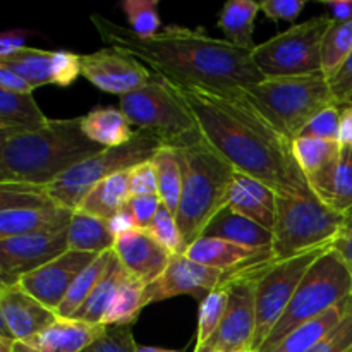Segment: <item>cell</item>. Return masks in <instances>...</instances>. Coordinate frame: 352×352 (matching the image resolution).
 Wrapping results in <instances>:
<instances>
[{
	"mask_svg": "<svg viewBox=\"0 0 352 352\" xmlns=\"http://www.w3.org/2000/svg\"><path fill=\"white\" fill-rule=\"evenodd\" d=\"M340 129V105H330L320 113H316L308 126L302 129V138H316V140L339 141Z\"/></svg>",
	"mask_w": 352,
	"mask_h": 352,
	"instance_id": "cell-42",
	"label": "cell"
},
{
	"mask_svg": "<svg viewBox=\"0 0 352 352\" xmlns=\"http://www.w3.org/2000/svg\"><path fill=\"white\" fill-rule=\"evenodd\" d=\"M55 58H57V50L48 52L24 47L0 58V65L12 69L36 89L41 86L55 85Z\"/></svg>",
	"mask_w": 352,
	"mask_h": 352,
	"instance_id": "cell-31",
	"label": "cell"
},
{
	"mask_svg": "<svg viewBox=\"0 0 352 352\" xmlns=\"http://www.w3.org/2000/svg\"><path fill=\"white\" fill-rule=\"evenodd\" d=\"M351 352H352V351H351Z\"/></svg>",
	"mask_w": 352,
	"mask_h": 352,
	"instance_id": "cell-60",
	"label": "cell"
},
{
	"mask_svg": "<svg viewBox=\"0 0 352 352\" xmlns=\"http://www.w3.org/2000/svg\"><path fill=\"white\" fill-rule=\"evenodd\" d=\"M352 351V306L347 315L308 352H351Z\"/></svg>",
	"mask_w": 352,
	"mask_h": 352,
	"instance_id": "cell-43",
	"label": "cell"
},
{
	"mask_svg": "<svg viewBox=\"0 0 352 352\" xmlns=\"http://www.w3.org/2000/svg\"><path fill=\"white\" fill-rule=\"evenodd\" d=\"M229 282V280H227ZM227 282L215 291L210 292L201 302H199V318H198V344H206L212 339L213 333L222 323L226 316L227 302H229V291Z\"/></svg>",
	"mask_w": 352,
	"mask_h": 352,
	"instance_id": "cell-37",
	"label": "cell"
},
{
	"mask_svg": "<svg viewBox=\"0 0 352 352\" xmlns=\"http://www.w3.org/2000/svg\"><path fill=\"white\" fill-rule=\"evenodd\" d=\"M129 21V30L140 38H151L160 33L158 0H124L120 3Z\"/></svg>",
	"mask_w": 352,
	"mask_h": 352,
	"instance_id": "cell-38",
	"label": "cell"
},
{
	"mask_svg": "<svg viewBox=\"0 0 352 352\" xmlns=\"http://www.w3.org/2000/svg\"><path fill=\"white\" fill-rule=\"evenodd\" d=\"M91 23L107 47L129 52L172 85L230 91L250 89L265 79L251 58V50L212 38L201 28L167 26L155 36L140 38L100 14H91Z\"/></svg>",
	"mask_w": 352,
	"mask_h": 352,
	"instance_id": "cell-2",
	"label": "cell"
},
{
	"mask_svg": "<svg viewBox=\"0 0 352 352\" xmlns=\"http://www.w3.org/2000/svg\"><path fill=\"white\" fill-rule=\"evenodd\" d=\"M349 103H352V96H351V98H349V102H347V103H346V105H349Z\"/></svg>",
	"mask_w": 352,
	"mask_h": 352,
	"instance_id": "cell-58",
	"label": "cell"
},
{
	"mask_svg": "<svg viewBox=\"0 0 352 352\" xmlns=\"http://www.w3.org/2000/svg\"><path fill=\"white\" fill-rule=\"evenodd\" d=\"M82 133L103 148H116L126 144L133 138V124L122 110L113 107H98L82 117Z\"/></svg>",
	"mask_w": 352,
	"mask_h": 352,
	"instance_id": "cell-27",
	"label": "cell"
},
{
	"mask_svg": "<svg viewBox=\"0 0 352 352\" xmlns=\"http://www.w3.org/2000/svg\"><path fill=\"white\" fill-rule=\"evenodd\" d=\"M246 93L265 119L291 141L301 136L316 113L336 105L323 72L296 78H265Z\"/></svg>",
	"mask_w": 352,
	"mask_h": 352,
	"instance_id": "cell-6",
	"label": "cell"
},
{
	"mask_svg": "<svg viewBox=\"0 0 352 352\" xmlns=\"http://www.w3.org/2000/svg\"><path fill=\"white\" fill-rule=\"evenodd\" d=\"M323 6L329 10V17L337 23L352 21V0H323Z\"/></svg>",
	"mask_w": 352,
	"mask_h": 352,
	"instance_id": "cell-51",
	"label": "cell"
},
{
	"mask_svg": "<svg viewBox=\"0 0 352 352\" xmlns=\"http://www.w3.org/2000/svg\"><path fill=\"white\" fill-rule=\"evenodd\" d=\"M330 206L342 215L352 208V148L349 146H342L340 151Z\"/></svg>",
	"mask_w": 352,
	"mask_h": 352,
	"instance_id": "cell-40",
	"label": "cell"
},
{
	"mask_svg": "<svg viewBox=\"0 0 352 352\" xmlns=\"http://www.w3.org/2000/svg\"><path fill=\"white\" fill-rule=\"evenodd\" d=\"M330 248L308 251L289 260L267 263L256 278V333L253 352L260 351L294 298L308 268Z\"/></svg>",
	"mask_w": 352,
	"mask_h": 352,
	"instance_id": "cell-12",
	"label": "cell"
},
{
	"mask_svg": "<svg viewBox=\"0 0 352 352\" xmlns=\"http://www.w3.org/2000/svg\"><path fill=\"white\" fill-rule=\"evenodd\" d=\"M179 151L184 179L175 220L189 248L201 237L210 220L229 205V189L236 170L206 141Z\"/></svg>",
	"mask_w": 352,
	"mask_h": 352,
	"instance_id": "cell-4",
	"label": "cell"
},
{
	"mask_svg": "<svg viewBox=\"0 0 352 352\" xmlns=\"http://www.w3.org/2000/svg\"><path fill=\"white\" fill-rule=\"evenodd\" d=\"M69 251L67 230L0 237V285L19 284L26 275Z\"/></svg>",
	"mask_w": 352,
	"mask_h": 352,
	"instance_id": "cell-15",
	"label": "cell"
},
{
	"mask_svg": "<svg viewBox=\"0 0 352 352\" xmlns=\"http://www.w3.org/2000/svg\"><path fill=\"white\" fill-rule=\"evenodd\" d=\"M82 117L50 120L36 133L0 140V184L43 188L103 146L82 133Z\"/></svg>",
	"mask_w": 352,
	"mask_h": 352,
	"instance_id": "cell-3",
	"label": "cell"
},
{
	"mask_svg": "<svg viewBox=\"0 0 352 352\" xmlns=\"http://www.w3.org/2000/svg\"><path fill=\"white\" fill-rule=\"evenodd\" d=\"M81 352H138L131 325H109Z\"/></svg>",
	"mask_w": 352,
	"mask_h": 352,
	"instance_id": "cell-41",
	"label": "cell"
},
{
	"mask_svg": "<svg viewBox=\"0 0 352 352\" xmlns=\"http://www.w3.org/2000/svg\"><path fill=\"white\" fill-rule=\"evenodd\" d=\"M0 89L10 93H33L34 88L28 81H24L12 69L0 65Z\"/></svg>",
	"mask_w": 352,
	"mask_h": 352,
	"instance_id": "cell-49",
	"label": "cell"
},
{
	"mask_svg": "<svg viewBox=\"0 0 352 352\" xmlns=\"http://www.w3.org/2000/svg\"><path fill=\"white\" fill-rule=\"evenodd\" d=\"M67 236L69 250L91 254H102L105 251H110L117 239L107 220L82 212H74L71 223H69Z\"/></svg>",
	"mask_w": 352,
	"mask_h": 352,
	"instance_id": "cell-30",
	"label": "cell"
},
{
	"mask_svg": "<svg viewBox=\"0 0 352 352\" xmlns=\"http://www.w3.org/2000/svg\"><path fill=\"white\" fill-rule=\"evenodd\" d=\"M113 251H105V253L98 254L81 274L78 275L74 282H72L71 289H69L67 296L64 298L62 305L58 306L57 316L58 318L71 320L76 315L79 308L86 302V299L89 298L93 289L96 287L98 280L102 278V275L105 274L107 267H109L110 260H112Z\"/></svg>",
	"mask_w": 352,
	"mask_h": 352,
	"instance_id": "cell-35",
	"label": "cell"
},
{
	"mask_svg": "<svg viewBox=\"0 0 352 352\" xmlns=\"http://www.w3.org/2000/svg\"><path fill=\"white\" fill-rule=\"evenodd\" d=\"M131 196L133 195H131L129 186V170L119 172V174H113L105 181L98 182L85 196L76 212L88 213V215L110 222L117 213L122 212Z\"/></svg>",
	"mask_w": 352,
	"mask_h": 352,
	"instance_id": "cell-26",
	"label": "cell"
},
{
	"mask_svg": "<svg viewBox=\"0 0 352 352\" xmlns=\"http://www.w3.org/2000/svg\"><path fill=\"white\" fill-rule=\"evenodd\" d=\"M229 206L268 230L277 219V192L258 179L236 172L229 189Z\"/></svg>",
	"mask_w": 352,
	"mask_h": 352,
	"instance_id": "cell-23",
	"label": "cell"
},
{
	"mask_svg": "<svg viewBox=\"0 0 352 352\" xmlns=\"http://www.w3.org/2000/svg\"><path fill=\"white\" fill-rule=\"evenodd\" d=\"M50 119L34 102L33 93H10L0 89V140L36 133Z\"/></svg>",
	"mask_w": 352,
	"mask_h": 352,
	"instance_id": "cell-25",
	"label": "cell"
},
{
	"mask_svg": "<svg viewBox=\"0 0 352 352\" xmlns=\"http://www.w3.org/2000/svg\"><path fill=\"white\" fill-rule=\"evenodd\" d=\"M98 254L81 253V251H65L58 258L52 260L50 263L43 265L34 270L33 274L26 275L19 280V285L33 296L34 299L45 305L47 308L57 313L58 306L62 305L67 296L72 282L78 275L91 263Z\"/></svg>",
	"mask_w": 352,
	"mask_h": 352,
	"instance_id": "cell-17",
	"label": "cell"
},
{
	"mask_svg": "<svg viewBox=\"0 0 352 352\" xmlns=\"http://www.w3.org/2000/svg\"><path fill=\"white\" fill-rule=\"evenodd\" d=\"M151 164L157 168L158 196L162 205L170 213H177L182 192V160L181 151L174 148H160L151 158Z\"/></svg>",
	"mask_w": 352,
	"mask_h": 352,
	"instance_id": "cell-33",
	"label": "cell"
},
{
	"mask_svg": "<svg viewBox=\"0 0 352 352\" xmlns=\"http://www.w3.org/2000/svg\"><path fill=\"white\" fill-rule=\"evenodd\" d=\"M352 54V21H332L322 41V72L332 79Z\"/></svg>",
	"mask_w": 352,
	"mask_h": 352,
	"instance_id": "cell-36",
	"label": "cell"
},
{
	"mask_svg": "<svg viewBox=\"0 0 352 352\" xmlns=\"http://www.w3.org/2000/svg\"><path fill=\"white\" fill-rule=\"evenodd\" d=\"M261 10V3L254 0H229L219 16V28L229 43L253 52L254 21Z\"/></svg>",
	"mask_w": 352,
	"mask_h": 352,
	"instance_id": "cell-29",
	"label": "cell"
},
{
	"mask_svg": "<svg viewBox=\"0 0 352 352\" xmlns=\"http://www.w3.org/2000/svg\"><path fill=\"white\" fill-rule=\"evenodd\" d=\"M162 206V199L158 195L146 196H131L127 205L124 208L133 215L134 222L140 229H150L151 222L157 217L158 210Z\"/></svg>",
	"mask_w": 352,
	"mask_h": 352,
	"instance_id": "cell-44",
	"label": "cell"
},
{
	"mask_svg": "<svg viewBox=\"0 0 352 352\" xmlns=\"http://www.w3.org/2000/svg\"><path fill=\"white\" fill-rule=\"evenodd\" d=\"M237 352H253V351H237Z\"/></svg>",
	"mask_w": 352,
	"mask_h": 352,
	"instance_id": "cell-59",
	"label": "cell"
},
{
	"mask_svg": "<svg viewBox=\"0 0 352 352\" xmlns=\"http://www.w3.org/2000/svg\"><path fill=\"white\" fill-rule=\"evenodd\" d=\"M112 251L127 274L144 285L157 280L174 256L155 241L148 229H133L117 236Z\"/></svg>",
	"mask_w": 352,
	"mask_h": 352,
	"instance_id": "cell-20",
	"label": "cell"
},
{
	"mask_svg": "<svg viewBox=\"0 0 352 352\" xmlns=\"http://www.w3.org/2000/svg\"><path fill=\"white\" fill-rule=\"evenodd\" d=\"M28 34L30 31L26 30H10L0 34V58L26 47L24 41H26Z\"/></svg>",
	"mask_w": 352,
	"mask_h": 352,
	"instance_id": "cell-50",
	"label": "cell"
},
{
	"mask_svg": "<svg viewBox=\"0 0 352 352\" xmlns=\"http://www.w3.org/2000/svg\"><path fill=\"white\" fill-rule=\"evenodd\" d=\"M339 143L342 146L352 148V103H349V105H340Z\"/></svg>",
	"mask_w": 352,
	"mask_h": 352,
	"instance_id": "cell-52",
	"label": "cell"
},
{
	"mask_svg": "<svg viewBox=\"0 0 352 352\" xmlns=\"http://www.w3.org/2000/svg\"><path fill=\"white\" fill-rule=\"evenodd\" d=\"M340 151L342 144L339 141L302 136L292 140V153L309 188L329 206L332 201L333 179L339 167Z\"/></svg>",
	"mask_w": 352,
	"mask_h": 352,
	"instance_id": "cell-19",
	"label": "cell"
},
{
	"mask_svg": "<svg viewBox=\"0 0 352 352\" xmlns=\"http://www.w3.org/2000/svg\"><path fill=\"white\" fill-rule=\"evenodd\" d=\"M330 24L329 14L311 17L256 45L251 58L263 78H296L322 72V41Z\"/></svg>",
	"mask_w": 352,
	"mask_h": 352,
	"instance_id": "cell-10",
	"label": "cell"
},
{
	"mask_svg": "<svg viewBox=\"0 0 352 352\" xmlns=\"http://www.w3.org/2000/svg\"><path fill=\"white\" fill-rule=\"evenodd\" d=\"M217 237L253 250H270L274 244V232L248 217L234 212L229 205L220 210L203 230L201 237Z\"/></svg>",
	"mask_w": 352,
	"mask_h": 352,
	"instance_id": "cell-24",
	"label": "cell"
},
{
	"mask_svg": "<svg viewBox=\"0 0 352 352\" xmlns=\"http://www.w3.org/2000/svg\"><path fill=\"white\" fill-rule=\"evenodd\" d=\"M81 76V55L67 50H57L55 58V86L67 88Z\"/></svg>",
	"mask_w": 352,
	"mask_h": 352,
	"instance_id": "cell-46",
	"label": "cell"
},
{
	"mask_svg": "<svg viewBox=\"0 0 352 352\" xmlns=\"http://www.w3.org/2000/svg\"><path fill=\"white\" fill-rule=\"evenodd\" d=\"M332 248L340 254V258L346 261L347 267L352 270V232L340 236L339 239L333 243Z\"/></svg>",
	"mask_w": 352,
	"mask_h": 352,
	"instance_id": "cell-54",
	"label": "cell"
},
{
	"mask_svg": "<svg viewBox=\"0 0 352 352\" xmlns=\"http://www.w3.org/2000/svg\"><path fill=\"white\" fill-rule=\"evenodd\" d=\"M349 298H352V270L330 248L308 268L287 309L258 352L272 351L296 327L323 315Z\"/></svg>",
	"mask_w": 352,
	"mask_h": 352,
	"instance_id": "cell-8",
	"label": "cell"
},
{
	"mask_svg": "<svg viewBox=\"0 0 352 352\" xmlns=\"http://www.w3.org/2000/svg\"><path fill=\"white\" fill-rule=\"evenodd\" d=\"M109 223H110V229H112V232L116 234V237L120 236V234L129 232V230H133V229H140V227L136 226V222H134L133 215H131L126 208H124L120 213H117V215L113 217Z\"/></svg>",
	"mask_w": 352,
	"mask_h": 352,
	"instance_id": "cell-53",
	"label": "cell"
},
{
	"mask_svg": "<svg viewBox=\"0 0 352 352\" xmlns=\"http://www.w3.org/2000/svg\"><path fill=\"white\" fill-rule=\"evenodd\" d=\"M329 82L337 105H346L352 96V54Z\"/></svg>",
	"mask_w": 352,
	"mask_h": 352,
	"instance_id": "cell-48",
	"label": "cell"
},
{
	"mask_svg": "<svg viewBox=\"0 0 352 352\" xmlns=\"http://www.w3.org/2000/svg\"><path fill=\"white\" fill-rule=\"evenodd\" d=\"M57 313L28 294L19 284L0 285V337L24 340L57 322Z\"/></svg>",
	"mask_w": 352,
	"mask_h": 352,
	"instance_id": "cell-18",
	"label": "cell"
},
{
	"mask_svg": "<svg viewBox=\"0 0 352 352\" xmlns=\"http://www.w3.org/2000/svg\"><path fill=\"white\" fill-rule=\"evenodd\" d=\"M270 261L251 265L237 272L229 282V302L222 323L208 340L215 352L253 351L256 333V278Z\"/></svg>",
	"mask_w": 352,
	"mask_h": 352,
	"instance_id": "cell-13",
	"label": "cell"
},
{
	"mask_svg": "<svg viewBox=\"0 0 352 352\" xmlns=\"http://www.w3.org/2000/svg\"><path fill=\"white\" fill-rule=\"evenodd\" d=\"M148 230L155 237V241L162 248H165L170 254H186L188 246H186L184 239H182V234L179 230L175 215L168 212L164 205L160 206L157 217L153 219V222H151Z\"/></svg>",
	"mask_w": 352,
	"mask_h": 352,
	"instance_id": "cell-39",
	"label": "cell"
},
{
	"mask_svg": "<svg viewBox=\"0 0 352 352\" xmlns=\"http://www.w3.org/2000/svg\"><path fill=\"white\" fill-rule=\"evenodd\" d=\"M129 186L133 196L158 195V177L157 168L151 160L143 162L129 170Z\"/></svg>",
	"mask_w": 352,
	"mask_h": 352,
	"instance_id": "cell-45",
	"label": "cell"
},
{
	"mask_svg": "<svg viewBox=\"0 0 352 352\" xmlns=\"http://www.w3.org/2000/svg\"><path fill=\"white\" fill-rule=\"evenodd\" d=\"M352 306V298L339 302L337 306L330 308L323 315L296 327L285 339H282L277 346L268 352H308L311 351L344 316Z\"/></svg>",
	"mask_w": 352,
	"mask_h": 352,
	"instance_id": "cell-28",
	"label": "cell"
},
{
	"mask_svg": "<svg viewBox=\"0 0 352 352\" xmlns=\"http://www.w3.org/2000/svg\"><path fill=\"white\" fill-rule=\"evenodd\" d=\"M72 215L41 188L0 184V237L62 232Z\"/></svg>",
	"mask_w": 352,
	"mask_h": 352,
	"instance_id": "cell-11",
	"label": "cell"
},
{
	"mask_svg": "<svg viewBox=\"0 0 352 352\" xmlns=\"http://www.w3.org/2000/svg\"><path fill=\"white\" fill-rule=\"evenodd\" d=\"M261 3V12L270 21H287L294 23L306 7V0H265Z\"/></svg>",
	"mask_w": 352,
	"mask_h": 352,
	"instance_id": "cell-47",
	"label": "cell"
},
{
	"mask_svg": "<svg viewBox=\"0 0 352 352\" xmlns=\"http://www.w3.org/2000/svg\"><path fill=\"white\" fill-rule=\"evenodd\" d=\"M344 215L323 203L316 195H277L274 227V261L289 260L320 248H332L342 236Z\"/></svg>",
	"mask_w": 352,
	"mask_h": 352,
	"instance_id": "cell-7",
	"label": "cell"
},
{
	"mask_svg": "<svg viewBox=\"0 0 352 352\" xmlns=\"http://www.w3.org/2000/svg\"><path fill=\"white\" fill-rule=\"evenodd\" d=\"M138 352H177V351H172V349H162V347L140 346V344H138Z\"/></svg>",
	"mask_w": 352,
	"mask_h": 352,
	"instance_id": "cell-56",
	"label": "cell"
},
{
	"mask_svg": "<svg viewBox=\"0 0 352 352\" xmlns=\"http://www.w3.org/2000/svg\"><path fill=\"white\" fill-rule=\"evenodd\" d=\"M81 74L93 86L119 98L143 88L155 76L134 55L117 47L81 55Z\"/></svg>",
	"mask_w": 352,
	"mask_h": 352,
	"instance_id": "cell-16",
	"label": "cell"
},
{
	"mask_svg": "<svg viewBox=\"0 0 352 352\" xmlns=\"http://www.w3.org/2000/svg\"><path fill=\"white\" fill-rule=\"evenodd\" d=\"M195 352H215L208 344H196V349Z\"/></svg>",
	"mask_w": 352,
	"mask_h": 352,
	"instance_id": "cell-57",
	"label": "cell"
},
{
	"mask_svg": "<svg viewBox=\"0 0 352 352\" xmlns=\"http://www.w3.org/2000/svg\"><path fill=\"white\" fill-rule=\"evenodd\" d=\"M126 268L120 265L116 254H112V260H110L105 274L102 275V278L91 291L89 298L86 299L85 305L76 311V315L71 320L91 323V325H102L103 316H105L107 309H109L110 302H112L113 296H116L117 289H119L120 282L126 278Z\"/></svg>",
	"mask_w": 352,
	"mask_h": 352,
	"instance_id": "cell-32",
	"label": "cell"
},
{
	"mask_svg": "<svg viewBox=\"0 0 352 352\" xmlns=\"http://www.w3.org/2000/svg\"><path fill=\"white\" fill-rule=\"evenodd\" d=\"M119 109L136 129L150 133L164 148L188 150L205 141L184 98L167 79L157 74L143 88L120 96Z\"/></svg>",
	"mask_w": 352,
	"mask_h": 352,
	"instance_id": "cell-5",
	"label": "cell"
},
{
	"mask_svg": "<svg viewBox=\"0 0 352 352\" xmlns=\"http://www.w3.org/2000/svg\"><path fill=\"white\" fill-rule=\"evenodd\" d=\"M160 148L164 146L157 138H153L146 131L136 129L133 138L126 144L116 148H103L100 153L74 165L57 181L43 186L41 189L62 206L76 212L85 196L98 182L105 181L110 175L119 174V172L131 170L143 162L151 160Z\"/></svg>",
	"mask_w": 352,
	"mask_h": 352,
	"instance_id": "cell-9",
	"label": "cell"
},
{
	"mask_svg": "<svg viewBox=\"0 0 352 352\" xmlns=\"http://www.w3.org/2000/svg\"><path fill=\"white\" fill-rule=\"evenodd\" d=\"M144 308V284L136 277L127 274L120 282L105 316L103 327L109 325H133Z\"/></svg>",
	"mask_w": 352,
	"mask_h": 352,
	"instance_id": "cell-34",
	"label": "cell"
},
{
	"mask_svg": "<svg viewBox=\"0 0 352 352\" xmlns=\"http://www.w3.org/2000/svg\"><path fill=\"white\" fill-rule=\"evenodd\" d=\"M248 268V267H246ZM237 272H223L189 260L186 254H174L164 274L144 285V306L177 296H192L201 302L217 287L226 284Z\"/></svg>",
	"mask_w": 352,
	"mask_h": 352,
	"instance_id": "cell-14",
	"label": "cell"
},
{
	"mask_svg": "<svg viewBox=\"0 0 352 352\" xmlns=\"http://www.w3.org/2000/svg\"><path fill=\"white\" fill-rule=\"evenodd\" d=\"M103 325L78 322V320L57 318L41 332L16 340L10 346L12 352H81L85 351L100 333Z\"/></svg>",
	"mask_w": 352,
	"mask_h": 352,
	"instance_id": "cell-21",
	"label": "cell"
},
{
	"mask_svg": "<svg viewBox=\"0 0 352 352\" xmlns=\"http://www.w3.org/2000/svg\"><path fill=\"white\" fill-rule=\"evenodd\" d=\"M189 260L223 272H239L251 265L272 261L270 250H253L217 237H199L186 250Z\"/></svg>",
	"mask_w": 352,
	"mask_h": 352,
	"instance_id": "cell-22",
	"label": "cell"
},
{
	"mask_svg": "<svg viewBox=\"0 0 352 352\" xmlns=\"http://www.w3.org/2000/svg\"><path fill=\"white\" fill-rule=\"evenodd\" d=\"M172 86L195 113L206 143L234 170L258 179L280 196L315 195L296 162L292 141L265 119L246 89Z\"/></svg>",
	"mask_w": 352,
	"mask_h": 352,
	"instance_id": "cell-1",
	"label": "cell"
},
{
	"mask_svg": "<svg viewBox=\"0 0 352 352\" xmlns=\"http://www.w3.org/2000/svg\"><path fill=\"white\" fill-rule=\"evenodd\" d=\"M352 232V208L349 212L344 213V229H342V236L344 234Z\"/></svg>",
	"mask_w": 352,
	"mask_h": 352,
	"instance_id": "cell-55",
	"label": "cell"
}]
</instances>
